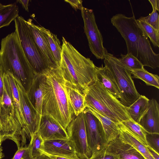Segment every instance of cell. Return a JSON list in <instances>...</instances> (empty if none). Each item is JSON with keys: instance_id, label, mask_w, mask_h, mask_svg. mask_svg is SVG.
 <instances>
[{"instance_id": "cell-11", "label": "cell", "mask_w": 159, "mask_h": 159, "mask_svg": "<svg viewBox=\"0 0 159 159\" xmlns=\"http://www.w3.org/2000/svg\"><path fill=\"white\" fill-rule=\"evenodd\" d=\"M83 112L88 145L92 154L106 148L108 143L99 120L85 109Z\"/></svg>"}, {"instance_id": "cell-24", "label": "cell", "mask_w": 159, "mask_h": 159, "mask_svg": "<svg viewBox=\"0 0 159 159\" xmlns=\"http://www.w3.org/2000/svg\"><path fill=\"white\" fill-rule=\"evenodd\" d=\"M39 28L48 41L55 60L58 66L60 63L62 52V45L57 35L43 26Z\"/></svg>"}, {"instance_id": "cell-18", "label": "cell", "mask_w": 159, "mask_h": 159, "mask_svg": "<svg viewBox=\"0 0 159 159\" xmlns=\"http://www.w3.org/2000/svg\"><path fill=\"white\" fill-rule=\"evenodd\" d=\"M96 79L113 95L120 98V91L112 73L105 66L96 67Z\"/></svg>"}, {"instance_id": "cell-36", "label": "cell", "mask_w": 159, "mask_h": 159, "mask_svg": "<svg viewBox=\"0 0 159 159\" xmlns=\"http://www.w3.org/2000/svg\"><path fill=\"white\" fill-rule=\"evenodd\" d=\"M64 1L68 3L75 10L79 9L81 10L82 7V1L80 0H65Z\"/></svg>"}, {"instance_id": "cell-21", "label": "cell", "mask_w": 159, "mask_h": 159, "mask_svg": "<svg viewBox=\"0 0 159 159\" xmlns=\"http://www.w3.org/2000/svg\"><path fill=\"white\" fill-rule=\"evenodd\" d=\"M118 125L119 129V136L123 142L132 146L146 159H154L149 153L147 147L132 135L122 123L119 124Z\"/></svg>"}, {"instance_id": "cell-27", "label": "cell", "mask_w": 159, "mask_h": 159, "mask_svg": "<svg viewBox=\"0 0 159 159\" xmlns=\"http://www.w3.org/2000/svg\"><path fill=\"white\" fill-rule=\"evenodd\" d=\"M130 70L133 78L141 80L148 86L159 89V77L157 75L148 72L144 67L140 69Z\"/></svg>"}, {"instance_id": "cell-6", "label": "cell", "mask_w": 159, "mask_h": 159, "mask_svg": "<svg viewBox=\"0 0 159 159\" xmlns=\"http://www.w3.org/2000/svg\"><path fill=\"white\" fill-rule=\"evenodd\" d=\"M104 62L105 66L112 73L118 85L120 91L119 100L125 106H129L140 95L135 87L130 70L107 50Z\"/></svg>"}, {"instance_id": "cell-33", "label": "cell", "mask_w": 159, "mask_h": 159, "mask_svg": "<svg viewBox=\"0 0 159 159\" xmlns=\"http://www.w3.org/2000/svg\"><path fill=\"white\" fill-rule=\"evenodd\" d=\"M11 159H35L31 156L28 146L20 147L18 148Z\"/></svg>"}, {"instance_id": "cell-29", "label": "cell", "mask_w": 159, "mask_h": 159, "mask_svg": "<svg viewBox=\"0 0 159 159\" xmlns=\"http://www.w3.org/2000/svg\"><path fill=\"white\" fill-rule=\"evenodd\" d=\"M120 57L118 58L119 61L130 70L140 69L144 68L142 64L130 53L125 55L121 54Z\"/></svg>"}, {"instance_id": "cell-17", "label": "cell", "mask_w": 159, "mask_h": 159, "mask_svg": "<svg viewBox=\"0 0 159 159\" xmlns=\"http://www.w3.org/2000/svg\"><path fill=\"white\" fill-rule=\"evenodd\" d=\"M44 75L42 73L36 74L29 89L26 91L32 105L41 115L43 99V82Z\"/></svg>"}, {"instance_id": "cell-19", "label": "cell", "mask_w": 159, "mask_h": 159, "mask_svg": "<svg viewBox=\"0 0 159 159\" xmlns=\"http://www.w3.org/2000/svg\"><path fill=\"white\" fill-rule=\"evenodd\" d=\"M68 98L76 116L83 112L86 107L83 92L65 83Z\"/></svg>"}, {"instance_id": "cell-44", "label": "cell", "mask_w": 159, "mask_h": 159, "mask_svg": "<svg viewBox=\"0 0 159 159\" xmlns=\"http://www.w3.org/2000/svg\"><path fill=\"white\" fill-rule=\"evenodd\" d=\"M2 157V153L0 152V159H1Z\"/></svg>"}, {"instance_id": "cell-7", "label": "cell", "mask_w": 159, "mask_h": 159, "mask_svg": "<svg viewBox=\"0 0 159 159\" xmlns=\"http://www.w3.org/2000/svg\"><path fill=\"white\" fill-rule=\"evenodd\" d=\"M16 32L24 52L36 74H39L49 68L34 41L26 23L19 16L14 20Z\"/></svg>"}, {"instance_id": "cell-31", "label": "cell", "mask_w": 159, "mask_h": 159, "mask_svg": "<svg viewBox=\"0 0 159 159\" xmlns=\"http://www.w3.org/2000/svg\"><path fill=\"white\" fill-rule=\"evenodd\" d=\"M139 19L149 25L155 29L159 31V14L157 11H152L148 16H141Z\"/></svg>"}, {"instance_id": "cell-40", "label": "cell", "mask_w": 159, "mask_h": 159, "mask_svg": "<svg viewBox=\"0 0 159 159\" xmlns=\"http://www.w3.org/2000/svg\"><path fill=\"white\" fill-rule=\"evenodd\" d=\"M43 153H44V152H43ZM45 154H46L48 155V156L50 157H51L52 159H80V158L75 159V158H70L62 157L57 156L53 155H50V154H47L46 153H45Z\"/></svg>"}, {"instance_id": "cell-15", "label": "cell", "mask_w": 159, "mask_h": 159, "mask_svg": "<svg viewBox=\"0 0 159 159\" xmlns=\"http://www.w3.org/2000/svg\"><path fill=\"white\" fill-rule=\"evenodd\" d=\"M107 152L117 156L119 159H146L130 145L123 142L118 136L108 144Z\"/></svg>"}, {"instance_id": "cell-28", "label": "cell", "mask_w": 159, "mask_h": 159, "mask_svg": "<svg viewBox=\"0 0 159 159\" xmlns=\"http://www.w3.org/2000/svg\"><path fill=\"white\" fill-rule=\"evenodd\" d=\"M136 22L145 35L149 38L153 45L159 47V31H158L145 22L139 20Z\"/></svg>"}, {"instance_id": "cell-12", "label": "cell", "mask_w": 159, "mask_h": 159, "mask_svg": "<svg viewBox=\"0 0 159 159\" xmlns=\"http://www.w3.org/2000/svg\"><path fill=\"white\" fill-rule=\"evenodd\" d=\"M42 152L53 155L79 158L76 155L73 143L69 138L44 140Z\"/></svg>"}, {"instance_id": "cell-41", "label": "cell", "mask_w": 159, "mask_h": 159, "mask_svg": "<svg viewBox=\"0 0 159 159\" xmlns=\"http://www.w3.org/2000/svg\"><path fill=\"white\" fill-rule=\"evenodd\" d=\"M35 159H52L46 154L43 153L35 158Z\"/></svg>"}, {"instance_id": "cell-35", "label": "cell", "mask_w": 159, "mask_h": 159, "mask_svg": "<svg viewBox=\"0 0 159 159\" xmlns=\"http://www.w3.org/2000/svg\"><path fill=\"white\" fill-rule=\"evenodd\" d=\"M4 72L2 68L0 66V101L2 105L4 90Z\"/></svg>"}, {"instance_id": "cell-42", "label": "cell", "mask_w": 159, "mask_h": 159, "mask_svg": "<svg viewBox=\"0 0 159 159\" xmlns=\"http://www.w3.org/2000/svg\"><path fill=\"white\" fill-rule=\"evenodd\" d=\"M2 143V142L1 141V140L0 139V152L2 153V149L1 146Z\"/></svg>"}, {"instance_id": "cell-34", "label": "cell", "mask_w": 159, "mask_h": 159, "mask_svg": "<svg viewBox=\"0 0 159 159\" xmlns=\"http://www.w3.org/2000/svg\"><path fill=\"white\" fill-rule=\"evenodd\" d=\"M106 148L92 154L89 159H119L117 156L108 153Z\"/></svg>"}, {"instance_id": "cell-32", "label": "cell", "mask_w": 159, "mask_h": 159, "mask_svg": "<svg viewBox=\"0 0 159 159\" xmlns=\"http://www.w3.org/2000/svg\"><path fill=\"white\" fill-rule=\"evenodd\" d=\"M146 139L149 146L159 154V134L147 132Z\"/></svg>"}, {"instance_id": "cell-1", "label": "cell", "mask_w": 159, "mask_h": 159, "mask_svg": "<svg viewBox=\"0 0 159 159\" xmlns=\"http://www.w3.org/2000/svg\"><path fill=\"white\" fill-rule=\"evenodd\" d=\"M41 73L44 75L41 115L51 117L66 130L76 116L60 71L58 66L48 68Z\"/></svg>"}, {"instance_id": "cell-4", "label": "cell", "mask_w": 159, "mask_h": 159, "mask_svg": "<svg viewBox=\"0 0 159 159\" xmlns=\"http://www.w3.org/2000/svg\"><path fill=\"white\" fill-rule=\"evenodd\" d=\"M0 66L6 73L16 76L28 90L36 73L25 55L15 31L2 39Z\"/></svg>"}, {"instance_id": "cell-8", "label": "cell", "mask_w": 159, "mask_h": 159, "mask_svg": "<svg viewBox=\"0 0 159 159\" xmlns=\"http://www.w3.org/2000/svg\"><path fill=\"white\" fill-rule=\"evenodd\" d=\"M81 11L90 50L97 59H104L107 49L103 46L102 36L96 24L93 11L83 7Z\"/></svg>"}, {"instance_id": "cell-9", "label": "cell", "mask_w": 159, "mask_h": 159, "mask_svg": "<svg viewBox=\"0 0 159 159\" xmlns=\"http://www.w3.org/2000/svg\"><path fill=\"white\" fill-rule=\"evenodd\" d=\"M13 77L18 91L25 120V124L23 130L27 138L30 141L38 132L41 115L32 104L28 97L26 90L20 80L14 75Z\"/></svg>"}, {"instance_id": "cell-2", "label": "cell", "mask_w": 159, "mask_h": 159, "mask_svg": "<svg viewBox=\"0 0 159 159\" xmlns=\"http://www.w3.org/2000/svg\"><path fill=\"white\" fill-rule=\"evenodd\" d=\"M111 22L125 41L127 53L136 57L143 66L155 69L159 67V54L155 52L148 37L138 24L134 15L128 17L119 13Z\"/></svg>"}, {"instance_id": "cell-20", "label": "cell", "mask_w": 159, "mask_h": 159, "mask_svg": "<svg viewBox=\"0 0 159 159\" xmlns=\"http://www.w3.org/2000/svg\"><path fill=\"white\" fill-rule=\"evenodd\" d=\"M85 109L93 114L99 120L102 126L108 143L119 136V129L118 124L90 107H86Z\"/></svg>"}, {"instance_id": "cell-25", "label": "cell", "mask_w": 159, "mask_h": 159, "mask_svg": "<svg viewBox=\"0 0 159 159\" xmlns=\"http://www.w3.org/2000/svg\"><path fill=\"white\" fill-rule=\"evenodd\" d=\"M19 8L16 2L0 7V29L10 25L19 16Z\"/></svg>"}, {"instance_id": "cell-30", "label": "cell", "mask_w": 159, "mask_h": 159, "mask_svg": "<svg viewBox=\"0 0 159 159\" xmlns=\"http://www.w3.org/2000/svg\"><path fill=\"white\" fill-rule=\"evenodd\" d=\"M44 140L38 133H36L30 141L28 145L32 156L35 158L43 153L42 148Z\"/></svg>"}, {"instance_id": "cell-23", "label": "cell", "mask_w": 159, "mask_h": 159, "mask_svg": "<svg viewBox=\"0 0 159 159\" xmlns=\"http://www.w3.org/2000/svg\"><path fill=\"white\" fill-rule=\"evenodd\" d=\"M6 73L7 75L11 90L16 119L19 125L23 129L25 124V120L16 83L13 74L8 73Z\"/></svg>"}, {"instance_id": "cell-5", "label": "cell", "mask_w": 159, "mask_h": 159, "mask_svg": "<svg viewBox=\"0 0 159 159\" xmlns=\"http://www.w3.org/2000/svg\"><path fill=\"white\" fill-rule=\"evenodd\" d=\"M86 107H90L119 124L130 119L119 100L97 79L84 91Z\"/></svg>"}, {"instance_id": "cell-10", "label": "cell", "mask_w": 159, "mask_h": 159, "mask_svg": "<svg viewBox=\"0 0 159 159\" xmlns=\"http://www.w3.org/2000/svg\"><path fill=\"white\" fill-rule=\"evenodd\" d=\"M66 130L78 157L80 159H89L92 153L88 145L83 112L76 116Z\"/></svg>"}, {"instance_id": "cell-38", "label": "cell", "mask_w": 159, "mask_h": 159, "mask_svg": "<svg viewBox=\"0 0 159 159\" xmlns=\"http://www.w3.org/2000/svg\"><path fill=\"white\" fill-rule=\"evenodd\" d=\"M147 148L149 153L154 159H159V154L157 153L149 146L147 147Z\"/></svg>"}, {"instance_id": "cell-13", "label": "cell", "mask_w": 159, "mask_h": 159, "mask_svg": "<svg viewBox=\"0 0 159 159\" xmlns=\"http://www.w3.org/2000/svg\"><path fill=\"white\" fill-rule=\"evenodd\" d=\"M38 133L44 140L69 138L66 130L55 120L46 115L41 116Z\"/></svg>"}, {"instance_id": "cell-22", "label": "cell", "mask_w": 159, "mask_h": 159, "mask_svg": "<svg viewBox=\"0 0 159 159\" xmlns=\"http://www.w3.org/2000/svg\"><path fill=\"white\" fill-rule=\"evenodd\" d=\"M149 99L145 96L141 95L139 98L126 109L131 119L140 124V120L146 111Z\"/></svg>"}, {"instance_id": "cell-45", "label": "cell", "mask_w": 159, "mask_h": 159, "mask_svg": "<svg viewBox=\"0 0 159 159\" xmlns=\"http://www.w3.org/2000/svg\"><path fill=\"white\" fill-rule=\"evenodd\" d=\"M3 5L0 2V7H1L3 6Z\"/></svg>"}, {"instance_id": "cell-14", "label": "cell", "mask_w": 159, "mask_h": 159, "mask_svg": "<svg viewBox=\"0 0 159 159\" xmlns=\"http://www.w3.org/2000/svg\"><path fill=\"white\" fill-rule=\"evenodd\" d=\"M34 41L45 61L49 68L58 66L49 44L39 28L31 19L26 20Z\"/></svg>"}, {"instance_id": "cell-37", "label": "cell", "mask_w": 159, "mask_h": 159, "mask_svg": "<svg viewBox=\"0 0 159 159\" xmlns=\"http://www.w3.org/2000/svg\"><path fill=\"white\" fill-rule=\"evenodd\" d=\"M152 6L153 10H159V0H149Z\"/></svg>"}, {"instance_id": "cell-26", "label": "cell", "mask_w": 159, "mask_h": 159, "mask_svg": "<svg viewBox=\"0 0 159 159\" xmlns=\"http://www.w3.org/2000/svg\"><path fill=\"white\" fill-rule=\"evenodd\" d=\"M122 124L136 139L146 147L149 146L146 139L147 131L139 124L131 119L123 121Z\"/></svg>"}, {"instance_id": "cell-39", "label": "cell", "mask_w": 159, "mask_h": 159, "mask_svg": "<svg viewBox=\"0 0 159 159\" xmlns=\"http://www.w3.org/2000/svg\"><path fill=\"white\" fill-rule=\"evenodd\" d=\"M29 0H18L17 1L21 4L25 10L27 11H29L28 4Z\"/></svg>"}, {"instance_id": "cell-16", "label": "cell", "mask_w": 159, "mask_h": 159, "mask_svg": "<svg viewBox=\"0 0 159 159\" xmlns=\"http://www.w3.org/2000/svg\"><path fill=\"white\" fill-rule=\"evenodd\" d=\"M140 124L148 132L159 134V105L156 99L149 100L148 109Z\"/></svg>"}, {"instance_id": "cell-43", "label": "cell", "mask_w": 159, "mask_h": 159, "mask_svg": "<svg viewBox=\"0 0 159 159\" xmlns=\"http://www.w3.org/2000/svg\"><path fill=\"white\" fill-rule=\"evenodd\" d=\"M2 107V103L0 101V112L1 110V108Z\"/></svg>"}, {"instance_id": "cell-3", "label": "cell", "mask_w": 159, "mask_h": 159, "mask_svg": "<svg viewBox=\"0 0 159 159\" xmlns=\"http://www.w3.org/2000/svg\"><path fill=\"white\" fill-rule=\"evenodd\" d=\"M61 60L58 66L66 84L84 93L96 80V66L62 37Z\"/></svg>"}]
</instances>
